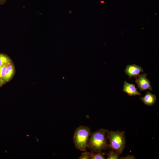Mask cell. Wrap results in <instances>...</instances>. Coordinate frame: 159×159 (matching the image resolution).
I'll return each instance as SVG.
<instances>
[{"mask_svg": "<svg viewBox=\"0 0 159 159\" xmlns=\"http://www.w3.org/2000/svg\"><path fill=\"white\" fill-rule=\"evenodd\" d=\"M105 154L107 156V159H119V156L120 155L116 151L113 150H110Z\"/></svg>", "mask_w": 159, "mask_h": 159, "instance_id": "cell-11", "label": "cell"}, {"mask_svg": "<svg viewBox=\"0 0 159 159\" xmlns=\"http://www.w3.org/2000/svg\"><path fill=\"white\" fill-rule=\"evenodd\" d=\"M15 73V68L14 65L11 62L9 64L6 69L5 82L10 80L12 77Z\"/></svg>", "mask_w": 159, "mask_h": 159, "instance_id": "cell-8", "label": "cell"}, {"mask_svg": "<svg viewBox=\"0 0 159 159\" xmlns=\"http://www.w3.org/2000/svg\"><path fill=\"white\" fill-rule=\"evenodd\" d=\"M122 91L130 96L141 95V93L137 90L134 84L129 83L126 81L124 82Z\"/></svg>", "mask_w": 159, "mask_h": 159, "instance_id": "cell-6", "label": "cell"}, {"mask_svg": "<svg viewBox=\"0 0 159 159\" xmlns=\"http://www.w3.org/2000/svg\"><path fill=\"white\" fill-rule=\"evenodd\" d=\"M124 71L125 74L127 75L130 79L133 77L136 78L140 74V73L143 72L144 70L141 66L135 64H133L132 65H127L125 67Z\"/></svg>", "mask_w": 159, "mask_h": 159, "instance_id": "cell-5", "label": "cell"}, {"mask_svg": "<svg viewBox=\"0 0 159 159\" xmlns=\"http://www.w3.org/2000/svg\"><path fill=\"white\" fill-rule=\"evenodd\" d=\"M108 130L100 129L91 133L87 144V148L95 153L101 152L108 148L106 137Z\"/></svg>", "mask_w": 159, "mask_h": 159, "instance_id": "cell-1", "label": "cell"}, {"mask_svg": "<svg viewBox=\"0 0 159 159\" xmlns=\"http://www.w3.org/2000/svg\"><path fill=\"white\" fill-rule=\"evenodd\" d=\"M4 82H5L0 77V86L3 84Z\"/></svg>", "mask_w": 159, "mask_h": 159, "instance_id": "cell-16", "label": "cell"}, {"mask_svg": "<svg viewBox=\"0 0 159 159\" xmlns=\"http://www.w3.org/2000/svg\"><path fill=\"white\" fill-rule=\"evenodd\" d=\"M91 133V130L88 127L80 125L75 130L73 140L75 148L82 151H86L87 144Z\"/></svg>", "mask_w": 159, "mask_h": 159, "instance_id": "cell-3", "label": "cell"}, {"mask_svg": "<svg viewBox=\"0 0 159 159\" xmlns=\"http://www.w3.org/2000/svg\"><path fill=\"white\" fill-rule=\"evenodd\" d=\"M147 74L145 73L139 74L136 78L135 82L137 85L138 88L140 91L150 90L152 91V86L149 80L146 78Z\"/></svg>", "mask_w": 159, "mask_h": 159, "instance_id": "cell-4", "label": "cell"}, {"mask_svg": "<svg viewBox=\"0 0 159 159\" xmlns=\"http://www.w3.org/2000/svg\"><path fill=\"white\" fill-rule=\"evenodd\" d=\"M106 137L109 142L108 148L116 151L120 155L121 154L125 147V132L108 130Z\"/></svg>", "mask_w": 159, "mask_h": 159, "instance_id": "cell-2", "label": "cell"}, {"mask_svg": "<svg viewBox=\"0 0 159 159\" xmlns=\"http://www.w3.org/2000/svg\"><path fill=\"white\" fill-rule=\"evenodd\" d=\"M100 2H101L102 3V4H103V3H104V1H100Z\"/></svg>", "mask_w": 159, "mask_h": 159, "instance_id": "cell-17", "label": "cell"}, {"mask_svg": "<svg viewBox=\"0 0 159 159\" xmlns=\"http://www.w3.org/2000/svg\"><path fill=\"white\" fill-rule=\"evenodd\" d=\"M91 152L84 151L78 157L79 159H90Z\"/></svg>", "mask_w": 159, "mask_h": 159, "instance_id": "cell-13", "label": "cell"}, {"mask_svg": "<svg viewBox=\"0 0 159 159\" xmlns=\"http://www.w3.org/2000/svg\"><path fill=\"white\" fill-rule=\"evenodd\" d=\"M119 159H135V157L133 156L128 155L125 157H119Z\"/></svg>", "mask_w": 159, "mask_h": 159, "instance_id": "cell-14", "label": "cell"}, {"mask_svg": "<svg viewBox=\"0 0 159 159\" xmlns=\"http://www.w3.org/2000/svg\"><path fill=\"white\" fill-rule=\"evenodd\" d=\"M8 64L0 67V77L5 82L6 69Z\"/></svg>", "mask_w": 159, "mask_h": 159, "instance_id": "cell-12", "label": "cell"}, {"mask_svg": "<svg viewBox=\"0 0 159 159\" xmlns=\"http://www.w3.org/2000/svg\"><path fill=\"white\" fill-rule=\"evenodd\" d=\"M155 14H156V15H157L156 13H155Z\"/></svg>", "mask_w": 159, "mask_h": 159, "instance_id": "cell-18", "label": "cell"}, {"mask_svg": "<svg viewBox=\"0 0 159 159\" xmlns=\"http://www.w3.org/2000/svg\"><path fill=\"white\" fill-rule=\"evenodd\" d=\"M6 0H0V4L3 5L6 2Z\"/></svg>", "mask_w": 159, "mask_h": 159, "instance_id": "cell-15", "label": "cell"}, {"mask_svg": "<svg viewBox=\"0 0 159 159\" xmlns=\"http://www.w3.org/2000/svg\"><path fill=\"white\" fill-rule=\"evenodd\" d=\"M11 62V59L8 56L0 53V67Z\"/></svg>", "mask_w": 159, "mask_h": 159, "instance_id": "cell-9", "label": "cell"}, {"mask_svg": "<svg viewBox=\"0 0 159 159\" xmlns=\"http://www.w3.org/2000/svg\"><path fill=\"white\" fill-rule=\"evenodd\" d=\"M105 153L103 152L94 153L92 151L91 152V159H105Z\"/></svg>", "mask_w": 159, "mask_h": 159, "instance_id": "cell-10", "label": "cell"}, {"mask_svg": "<svg viewBox=\"0 0 159 159\" xmlns=\"http://www.w3.org/2000/svg\"><path fill=\"white\" fill-rule=\"evenodd\" d=\"M140 99L145 105L148 106H151L155 103L156 98L155 95L148 91L144 97H140Z\"/></svg>", "mask_w": 159, "mask_h": 159, "instance_id": "cell-7", "label": "cell"}]
</instances>
